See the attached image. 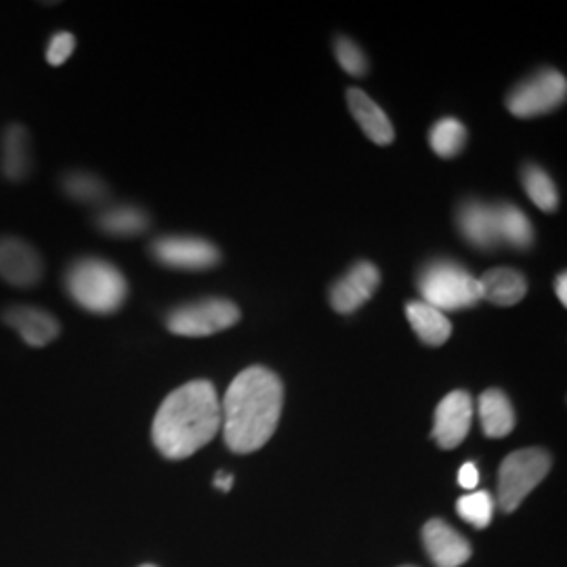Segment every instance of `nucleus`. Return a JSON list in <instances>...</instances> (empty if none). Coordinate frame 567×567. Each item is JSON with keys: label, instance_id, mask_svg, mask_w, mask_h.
<instances>
[{"label": "nucleus", "instance_id": "obj_30", "mask_svg": "<svg viewBox=\"0 0 567 567\" xmlns=\"http://www.w3.org/2000/svg\"><path fill=\"white\" fill-rule=\"evenodd\" d=\"M566 278V274H561V276H557V282H555V290H557V297H559V301H561V303L564 305H567Z\"/></svg>", "mask_w": 567, "mask_h": 567}, {"label": "nucleus", "instance_id": "obj_14", "mask_svg": "<svg viewBox=\"0 0 567 567\" xmlns=\"http://www.w3.org/2000/svg\"><path fill=\"white\" fill-rule=\"evenodd\" d=\"M4 322L18 330L30 347H44L60 334V322L37 307H13L4 313Z\"/></svg>", "mask_w": 567, "mask_h": 567}, {"label": "nucleus", "instance_id": "obj_17", "mask_svg": "<svg viewBox=\"0 0 567 567\" xmlns=\"http://www.w3.org/2000/svg\"><path fill=\"white\" fill-rule=\"evenodd\" d=\"M405 318L419 334V339L431 347H440L446 343L452 334V324L444 316V311L423 303V301H412L405 305Z\"/></svg>", "mask_w": 567, "mask_h": 567}, {"label": "nucleus", "instance_id": "obj_20", "mask_svg": "<svg viewBox=\"0 0 567 567\" xmlns=\"http://www.w3.org/2000/svg\"><path fill=\"white\" fill-rule=\"evenodd\" d=\"M496 229L501 243L511 244L515 248H529L534 243V231L526 215L513 204H496Z\"/></svg>", "mask_w": 567, "mask_h": 567}, {"label": "nucleus", "instance_id": "obj_6", "mask_svg": "<svg viewBox=\"0 0 567 567\" xmlns=\"http://www.w3.org/2000/svg\"><path fill=\"white\" fill-rule=\"evenodd\" d=\"M240 320V309L225 299H204L183 305L168 313L166 326L179 337H208L227 330Z\"/></svg>", "mask_w": 567, "mask_h": 567}, {"label": "nucleus", "instance_id": "obj_2", "mask_svg": "<svg viewBox=\"0 0 567 567\" xmlns=\"http://www.w3.org/2000/svg\"><path fill=\"white\" fill-rule=\"evenodd\" d=\"M221 429V402L208 381L173 391L156 412L152 437L168 461H183L213 442Z\"/></svg>", "mask_w": 567, "mask_h": 567}, {"label": "nucleus", "instance_id": "obj_13", "mask_svg": "<svg viewBox=\"0 0 567 567\" xmlns=\"http://www.w3.org/2000/svg\"><path fill=\"white\" fill-rule=\"evenodd\" d=\"M456 221H458V229L465 236L466 243L473 244L482 250H492L501 244L494 206L468 200L461 206Z\"/></svg>", "mask_w": 567, "mask_h": 567}, {"label": "nucleus", "instance_id": "obj_12", "mask_svg": "<svg viewBox=\"0 0 567 567\" xmlns=\"http://www.w3.org/2000/svg\"><path fill=\"white\" fill-rule=\"evenodd\" d=\"M0 276L13 286H34L41 280L42 261L30 244L18 238L0 240Z\"/></svg>", "mask_w": 567, "mask_h": 567}, {"label": "nucleus", "instance_id": "obj_23", "mask_svg": "<svg viewBox=\"0 0 567 567\" xmlns=\"http://www.w3.org/2000/svg\"><path fill=\"white\" fill-rule=\"evenodd\" d=\"M429 142H431V147L435 150L437 156L454 158L465 147V124L456 121V118H444V121L435 122V126L429 133Z\"/></svg>", "mask_w": 567, "mask_h": 567}, {"label": "nucleus", "instance_id": "obj_1", "mask_svg": "<svg viewBox=\"0 0 567 567\" xmlns=\"http://www.w3.org/2000/svg\"><path fill=\"white\" fill-rule=\"evenodd\" d=\"M284 405L282 381L264 365L243 370L227 389L221 404L225 444L250 454L271 440Z\"/></svg>", "mask_w": 567, "mask_h": 567}, {"label": "nucleus", "instance_id": "obj_24", "mask_svg": "<svg viewBox=\"0 0 567 567\" xmlns=\"http://www.w3.org/2000/svg\"><path fill=\"white\" fill-rule=\"evenodd\" d=\"M456 511L466 524H471L477 529H484L492 524V517H494V498L489 496V492L480 489V492H473V494H466L463 498H458Z\"/></svg>", "mask_w": 567, "mask_h": 567}, {"label": "nucleus", "instance_id": "obj_5", "mask_svg": "<svg viewBox=\"0 0 567 567\" xmlns=\"http://www.w3.org/2000/svg\"><path fill=\"white\" fill-rule=\"evenodd\" d=\"M550 454L543 447H526L508 454L498 473V505L505 513L519 507L550 471Z\"/></svg>", "mask_w": 567, "mask_h": 567}, {"label": "nucleus", "instance_id": "obj_27", "mask_svg": "<svg viewBox=\"0 0 567 567\" xmlns=\"http://www.w3.org/2000/svg\"><path fill=\"white\" fill-rule=\"evenodd\" d=\"M74 47H76V39L70 34V32H60L55 34L51 42H49V49H47V61L51 65H61L65 61L70 60V55L74 53Z\"/></svg>", "mask_w": 567, "mask_h": 567}, {"label": "nucleus", "instance_id": "obj_29", "mask_svg": "<svg viewBox=\"0 0 567 567\" xmlns=\"http://www.w3.org/2000/svg\"><path fill=\"white\" fill-rule=\"evenodd\" d=\"M215 486L219 487V489H224V492H229L231 486H234V477H231L229 473H217Z\"/></svg>", "mask_w": 567, "mask_h": 567}, {"label": "nucleus", "instance_id": "obj_4", "mask_svg": "<svg viewBox=\"0 0 567 567\" xmlns=\"http://www.w3.org/2000/svg\"><path fill=\"white\" fill-rule=\"evenodd\" d=\"M419 290L423 295V303L440 311L468 309L482 301L480 280L471 276L465 267L452 261L426 265L419 278Z\"/></svg>", "mask_w": 567, "mask_h": 567}, {"label": "nucleus", "instance_id": "obj_21", "mask_svg": "<svg viewBox=\"0 0 567 567\" xmlns=\"http://www.w3.org/2000/svg\"><path fill=\"white\" fill-rule=\"evenodd\" d=\"M522 183H524V189H526L529 200L536 204L540 210L553 213L559 206L557 187L540 166H534V164L526 166L522 173Z\"/></svg>", "mask_w": 567, "mask_h": 567}, {"label": "nucleus", "instance_id": "obj_3", "mask_svg": "<svg viewBox=\"0 0 567 567\" xmlns=\"http://www.w3.org/2000/svg\"><path fill=\"white\" fill-rule=\"evenodd\" d=\"M65 286L70 297L91 313H114L126 299V280L102 259H82L72 265Z\"/></svg>", "mask_w": 567, "mask_h": 567}, {"label": "nucleus", "instance_id": "obj_28", "mask_svg": "<svg viewBox=\"0 0 567 567\" xmlns=\"http://www.w3.org/2000/svg\"><path fill=\"white\" fill-rule=\"evenodd\" d=\"M480 484V471L475 463H465L458 471V486L465 489H475Z\"/></svg>", "mask_w": 567, "mask_h": 567}, {"label": "nucleus", "instance_id": "obj_9", "mask_svg": "<svg viewBox=\"0 0 567 567\" xmlns=\"http://www.w3.org/2000/svg\"><path fill=\"white\" fill-rule=\"evenodd\" d=\"M152 252L161 264L175 269H208L219 264L221 259L215 244L206 243L200 238H182V236L156 240L152 246Z\"/></svg>", "mask_w": 567, "mask_h": 567}, {"label": "nucleus", "instance_id": "obj_32", "mask_svg": "<svg viewBox=\"0 0 567 567\" xmlns=\"http://www.w3.org/2000/svg\"><path fill=\"white\" fill-rule=\"evenodd\" d=\"M402 567H416V566H402Z\"/></svg>", "mask_w": 567, "mask_h": 567}, {"label": "nucleus", "instance_id": "obj_11", "mask_svg": "<svg viewBox=\"0 0 567 567\" xmlns=\"http://www.w3.org/2000/svg\"><path fill=\"white\" fill-rule=\"evenodd\" d=\"M423 543L426 555L435 567H461L471 559L473 548L463 534H458L442 519H431L423 527Z\"/></svg>", "mask_w": 567, "mask_h": 567}, {"label": "nucleus", "instance_id": "obj_15", "mask_svg": "<svg viewBox=\"0 0 567 567\" xmlns=\"http://www.w3.org/2000/svg\"><path fill=\"white\" fill-rule=\"evenodd\" d=\"M347 102H349V110H351L353 118L360 122V126L370 142H374L377 145L393 143L395 140L393 124L386 118V114L381 110L379 103L372 102L362 89H349Z\"/></svg>", "mask_w": 567, "mask_h": 567}, {"label": "nucleus", "instance_id": "obj_19", "mask_svg": "<svg viewBox=\"0 0 567 567\" xmlns=\"http://www.w3.org/2000/svg\"><path fill=\"white\" fill-rule=\"evenodd\" d=\"M480 421L487 437H505L515 426V412L501 389H487L480 398Z\"/></svg>", "mask_w": 567, "mask_h": 567}, {"label": "nucleus", "instance_id": "obj_16", "mask_svg": "<svg viewBox=\"0 0 567 567\" xmlns=\"http://www.w3.org/2000/svg\"><path fill=\"white\" fill-rule=\"evenodd\" d=\"M480 280L482 288V299L489 303L508 307V305L519 303L527 292V282L524 274L508 269V267H496L486 271Z\"/></svg>", "mask_w": 567, "mask_h": 567}, {"label": "nucleus", "instance_id": "obj_10", "mask_svg": "<svg viewBox=\"0 0 567 567\" xmlns=\"http://www.w3.org/2000/svg\"><path fill=\"white\" fill-rule=\"evenodd\" d=\"M381 274L370 261H358L339 282L330 288V305L339 313H353L372 299L379 288Z\"/></svg>", "mask_w": 567, "mask_h": 567}, {"label": "nucleus", "instance_id": "obj_8", "mask_svg": "<svg viewBox=\"0 0 567 567\" xmlns=\"http://www.w3.org/2000/svg\"><path fill=\"white\" fill-rule=\"evenodd\" d=\"M473 423V400L466 391H452L435 410L433 440L444 450L461 446Z\"/></svg>", "mask_w": 567, "mask_h": 567}, {"label": "nucleus", "instance_id": "obj_7", "mask_svg": "<svg viewBox=\"0 0 567 567\" xmlns=\"http://www.w3.org/2000/svg\"><path fill=\"white\" fill-rule=\"evenodd\" d=\"M566 76L561 72L540 70L508 93V112L517 118H534L540 114H548L566 102Z\"/></svg>", "mask_w": 567, "mask_h": 567}, {"label": "nucleus", "instance_id": "obj_18", "mask_svg": "<svg viewBox=\"0 0 567 567\" xmlns=\"http://www.w3.org/2000/svg\"><path fill=\"white\" fill-rule=\"evenodd\" d=\"M32 168L30 137L20 124L7 128L2 137V173L11 182H23Z\"/></svg>", "mask_w": 567, "mask_h": 567}, {"label": "nucleus", "instance_id": "obj_22", "mask_svg": "<svg viewBox=\"0 0 567 567\" xmlns=\"http://www.w3.org/2000/svg\"><path fill=\"white\" fill-rule=\"evenodd\" d=\"M97 224L105 234H112V236H137L147 229L150 219L140 208L118 206L103 213Z\"/></svg>", "mask_w": 567, "mask_h": 567}, {"label": "nucleus", "instance_id": "obj_26", "mask_svg": "<svg viewBox=\"0 0 567 567\" xmlns=\"http://www.w3.org/2000/svg\"><path fill=\"white\" fill-rule=\"evenodd\" d=\"M334 51H337V60H339L347 74L364 76L365 70H368V61H365L364 51L355 42L343 37L334 44Z\"/></svg>", "mask_w": 567, "mask_h": 567}, {"label": "nucleus", "instance_id": "obj_25", "mask_svg": "<svg viewBox=\"0 0 567 567\" xmlns=\"http://www.w3.org/2000/svg\"><path fill=\"white\" fill-rule=\"evenodd\" d=\"M63 189L79 203H97L105 196V185L86 173H74L63 179Z\"/></svg>", "mask_w": 567, "mask_h": 567}, {"label": "nucleus", "instance_id": "obj_31", "mask_svg": "<svg viewBox=\"0 0 567 567\" xmlns=\"http://www.w3.org/2000/svg\"><path fill=\"white\" fill-rule=\"evenodd\" d=\"M140 567H156V566H152V564H145V566H140Z\"/></svg>", "mask_w": 567, "mask_h": 567}]
</instances>
